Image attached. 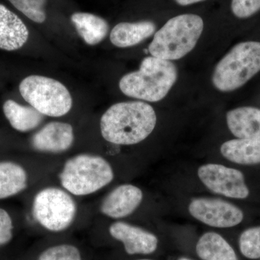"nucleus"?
<instances>
[{
    "mask_svg": "<svg viewBox=\"0 0 260 260\" xmlns=\"http://www.w3.org/2000/svg\"><path fill=\"white\" fill-rule=\"evenodd\" d=\"M153 108L143 102L117 103L103 114L101 133L113 144H138L151 134L156 125Z\"/></svg>",
    "mask_w": 260,
    "mask_h": 260,
    "instance_id": "nucleus-1",
    "label": "nucleus"
},
{
    "mask_svg": "<svg viewBox=\"0 0 260 260\" xmlns=\"http://www.w3.org/2000/svg\"><path fill=\"white\" fill-rule=\"evenodd\" d=\"M177 77V67L172 61L148 56L142 61L139 70L121 78L119 88L127 96L157 102L167 96Z\"/></svg>",
    "mask_w": 260,
    "mask_h": 260,
    "instance_id": "nucleus-2",
    "label": "nucleus"
},
{
    "mask_svg": "<svg viewBox=\"0 0 260 260\" xmlns=\"http://www.w3.org/2000/svg\"><path fill=\"white\" fill-rule=\"evenodd\" d=\"M204 28L201 17L194 14L177 15L168 20L154 34L148 50L151 56L165 60H177L196 46Z\"/></svg>",
    "mask_w": 260,
    "mask_h": 260,
    "instance_id": "nucleus-3",
    "label": "nucleus"
},
{
    "mask_svg": "<svg viewBox=\"0 0 260 260\" xmlns=\"http://www.w3.org/2000/svg\"><path fill=\"white\" fill-rule=\"evenodd\" d=\"M59 177L64 190L75 196H85L110 184L114 174L105 158L83 153L67 160Z\"/></svg>",
    "mask_w": 260,
    "mask_h": 260,
    "instance_id": "nucleus-4",
    "label": "nucleus"
},
{
    "mask_svg": "<svg viewBox=\"0 0 260 260\" xmlns=\"http://www.w3.org/2000/svg\"><path fill=\"white\" fill-rule=\"evenodd\" d=\"M260 71V42L239 43L219 61L212 81L222 92L241 88Z\"/></svg>",
    "mask_w": 260,
    "mask_h": 260,
    "instance_id": "nucleus-5",
    "label": "nucleus"
},
{
    "mask_svg": "<svg viewBox=\"0 0 260 260\" xmlns=\"http://www.w3.org/2000/svg\"><path fill=\"white\" fill-rule=\"evenodd\" d=\"M19 90L25 102L44 116L60 117L73 107L68 89L58 80L42 75H30L22 80Z\"/></svg>",
    "mask_w": 260,
    "mask_h": 260,
    "instance_id": "nucleus-6",
    "label": "nucleus"
},
{
    "mask_svg": "<svg viewBox=\"0 0 260 260\" xmlns=\"http://www.w3.org/2000/svg\"><path fill=\"white\" fill-rule=\"evenodd\" d=\"M32 215L38 223L51 232H62L73 223L77 205L71 194L57 187H47L34 198Z\"/></svg>",
    "mask_w": 260,
    "mask_h": 260,
    "instance_id": "nucleus-7",
    "label": "nucleus"
},
{
    "mask_svg": "<svg viewBox=\"0 0 260 260\" xmlns=\"http://www.w3.org/2000/svg\"><path fill=\"white\" fill-rule=\"evenodd\" d=\"M198 174L200 181L214 193L235 199H244L249 196L244 175L237 169L208 164L200 167Z\"/></svg>",
    "mask_w": 260,
    "mask_h": 260,
    "instance_id": "nucleus-8",
    "label": "nucleus"
},
{
    "mask_svg": "<svg viewBox=\"0 0 260 260\" xmlns=\"http://www.w3.org/2000/svg\"><path fill=\"white\" fill-rule=\"evenodd\" d=\"M189 211L197 220L215 228L234 227L244 218L239 208L220 199L198 198L191 202Z\"/></svg>",
    "mask_w": 260,
    "mask_h": 260,
    "instance_id": "nucleus-9",
    "label": "nucleus"
},
{
    "mask_svg": "<svg viewBox=\"0 0 260 260\" xmlns=\"http://www.w3.org/2000/svg\"><path fill=\"white\" fill-rule=\"evenodd\" d=\"M74 131L71 124L61 121L48 123L32 136V146L44 153H59L71 148Z\"/></svg>",
    "mask_w": 260,
    "mask_h": 260,
    "instance_id": "nucleus-10",
    "label": "nucleus"
},
{
    "mask_svg": "<svg viewBox=\"0 0 260 260\" xmlns=\"http://www.w3.org/2000/svg\"><path fill=\"white\" fill-rule=\"evenodd\" d=\"M109 233L114 239L123 243L129 254H151L158 246V239L154 234L125 222L112 223Z\"/></svg>",
    "mask_w": 260,
    "mask_h": 260,
    "instance_id": "nucleus-11",
    "label": "nucleus"
},
{
    "mask_svg": "<svg viewBox=\"0 0 260 260\" xmlns=\"http://www.w3.org/2000/svg\"><path fill=\"white\" fill-rule=\"evenodd\" d=\"M143 198V191L138 186L122 184L104 198L101 205V212L109 218H125L140 206Z\"/></svg>",
    "mask_w": 260,
    "mask_h": 260,
    "instance_id": "nucleus-12",
    "label": "nucleus"
},
{
    "mask_svg": "<svg viewBox=\"0 0 260 260\" xmlns=\"http://www.w3.org/2000/svg\"><path fill=\"white\" fill-rule=\"evenodd\" d=\"M228 127L240 139L260 141V109L244 107L229 111L226 114Z\"/></svg>",
    "mask_w": 260,
    "mask_h": 260,
    "instance_id": "nucleus-13",
    "label": "nucleus"
},
{
    "mask_svg": "<svg viewBox=\"0 0 260 260\" xmlns=\"http://www.w3.org/2000/svg\"><path fill=\"white\" fill-rule=\"evenodd\" d=\"M29 31L18 15L0 5V49L14 51L28 41Z\"/></svg>",
    "mask_w": 260,
    "mask_h": 260,
    "instance_id": "nucleus-14",
    "label": "nucleus"
},
{
    "mask_svg": "<svg viewBox=\"0 0 260 260\" xmlns=\"http://www.w3.org/2000/svg\"><path fill=\"white\" fill-rule=\"evenodd\" d=\"M155 25L151 21L120 23L115 25L110 34L113 45L119 48L134 47L155 32Z\"/></svg>",
    "mask_w": 260,
    "mask_h": 260,
    "instance_id": "nucleus-15",
    "label": "nucleus"
},
{
    "mask_svg": "<svg viewBox=\"0 0 260 260\" xmlns=\"http://www.w3.org/2000/svg\"><path fill=\"white\" fill-rule=\"evenodd\" d=\"M3 112L10 125L22 133L36 129L44 120V115L31 106H22L10 99L5 102Z\"/></svg>",
    "mask_w": 260,
    "mask_h": 260,
    "instance_id": "nucleus-16",
    "label": "nucleus"
},
{
    "mask_svg": "<svg viewBox=\"0 0 260 260\" xmlns=\"http://www.w3.org/2000/svg\"><path fill=\"white\" fill-rule=\"evenodd\" d=\"M71 20L84 42L90 46L102 42L109 32V24L104 19L91 13H75Z\"/></svg>",
    "mask_w": 260,
    "mask_h": 260,
    "instance_id": "nucleus-17",
    "label": "nucleus"
},
{
    "mask_svg": "<svg viewBox=\"0 0 260 260\" xmlns=\"http://www.w3.org/2000/svg\"><path fill=\"white\" fill-rule=\"evenodd\" d=\"M220 153L224 158L235 164H260V141L240 138L229 140L220 147Z\"/></svg>",
    "mask_w": 260,
    "mask_h": 260,
    "instance_id": "nucleus-18",
    "label": "nucleus"
},
{
    "mask_svg": "<svg viewBox=\"0 0 260 260\" xmlns=\"http://www.w3.org/2000/svg\"><path fill=\"white\" fill-rule=\"evenodd\" d=\"M27 186L28 174L23 167L14 162H0V200L18 194Z\"/></svg>",
    "mask_w": 260,
    "mask_h": 260,
    "instance_id": "nucleus-19",
    "label": "nucleus"
},
{
    "mask_svg": "<svg viewBox=\"0 0 260 260\" xmlns=\"http://www.w3.org/2000/svg\"><path fill=\"white\" fill-rule=\"evenodd\" d=\"M198 255L203 260H238L235 251L221 236L214 232L203 234L196 246Z\"/></svg>",
    "mask_w": 260,
    "mask_h": 260,
    "instance_id": "nucleus-20",
    "label": "nucleus"
},
{
    "mask_svg": "<svg viewBox=\"0 0 260 260\" xmlns=\"http://www.w3.org/2000/svg\"><path fill=\"white\" fill-rule=\"evenodd\" d=\"M239 248L248 259L260 258V226L246 229L239 238Z\"/></svg>",
    "mask_w": 260,
    "mask_h": 260,
    "instance_id": "nucleus-21",
    "label": "nucleus"
},
{
    "mask_svg": "<svg viewBox=\"0 0 260 260\" xmlns=\"http://www.w3.org/2000/svg\"><path fill=\"white\" fill-rule=\"evenodd\" d=\"M16 9L27 18L37 23H42L47 19L44 7L47 0H9Z\"/></svg>",
    "mask_w": 260,
    "mask_h": 260,
    "instance_id": "nucleus-22",
    "label": "nucleus"
},
{
    "mask_svg": "<svg viewBox=\"0 0 260 260\" xmlns=\"http://www.w3.org/2000/svg\"><path fill=\"white\" fill-rule=\"evenodd\" d=\"M39 260H82V258L78 248L70 244H61L43 251Z\"/></svg>",
    "mask_w": 260,
    "mask_h": 260,
    "instance_id": "nucleus-23",
    "label": "nucleus"
},
{
    "mask_svg": "<svg viewBox=\"0 0 260 260\" xmlns=\"http://www.w3.org/2000/svg\"><path fill=\"white\" fill-rule=\"evenodd\" d=\"M232 11L238 18H249L260 10V0H232Z\"/></svg>",
    "mask_w": 260,
    "mask_h": 260,
    "instance_id": "nucleus-24",
    "label": "nucleus"
},
{
    "mask_svg": "<svg viewBox=\"0 0 260 260\" xmlns=\"http://www.w3.org/2000/svg\"><path fill=\"white\" fill-rule=\"evenodd\" d=\"M13 220L9 213L0 208V246L5 245L13 238Z\"/></svg>",
    "mask_w": 260,
    "mask_h": 260,
    "instance_id": "nucleus-25",
    "label": "nucleus"
},
{
    "mask_svg": "<svg viewBox=\"0 0 260 260\" xmlns=\"http://www.w3.org/2000/svg\"><path fill=\"white\" fill-rule=\"evenodd\" d=\"M177 4L181 5V6H187L195 4V3H200V2L205 1V0H174Z\"/></svg>",
    "mask_w": 260,
    "mask_h": 260,
    "instance_id": "nucleus-26",
    "label": "nucleus"
},
{
    "mask_svg": "<svg viewBox=\"0 0 260 260\" xmlns=\"http://www.w3.org/2000/svg\"><path fill=\"white\" fill-rule=\"evenodd\" d=\"M179 260H190V259H187V258H181V259H179Z\"/></svg>",
    "mask_w": 260,
    "mask_h": 260,
    "instance_id": "nucleus-27",
    "label": "nucleus"
},
{
    "mask_svg": "<svg viewBox=\"0 0 260 260\" xmlns=\"http://www.w3.org/2000/svg\"><path fill=\"white\" fill-rule=\"evenodd\" d=\"M139 260H152V259H139Z\"/></svg>",
    "mask_w": 260,
    "mask_h": 260,
    "instance_id": "nucleus-28",
    "label": "nucleus"
}]
</instances>
